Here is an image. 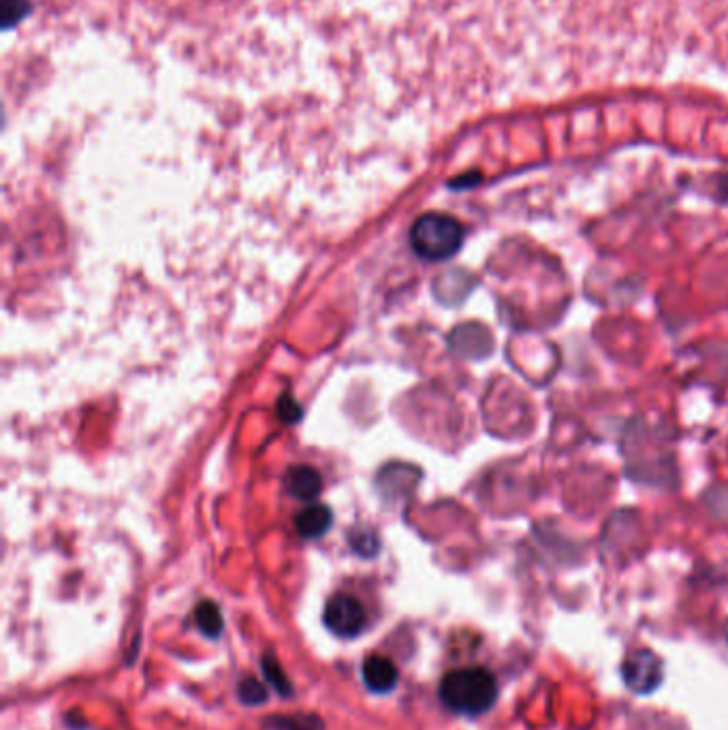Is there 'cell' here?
I'll return each instance as SVG.
<instances>
[{
    "instance_id": "6da1fadb",
    "label": "cell",
    "mask_w": 728,
    "mask_h": 730,
    "mask_svg": "<svg viewBox=\"0 0 728 730\" xmlns=\"http://www.w3.org/2000/svg\"><path fill=\"white\" fill-rule=\"evenodd\" d=\"M440 698L451 711L462 716H481L498 698L496 677L485 669H457L440 681Z\"/></svg>"
},
{
    "instance_id": "7a4b0ae2",
    "label": "cell",
    "mask_w": 728,
    "mask_h": 730,
    "mask_svg": "<svg viewBox=\"0 0 728 730\" xmlns=\"http://www.w3.org/2000/svg\"><path fill=\"white\" fill-rule=\"evenodd\" d=\"M410 244L421 259L447 261L464 244V227L447 214H425L410 229Z\"/></svg>"
},
{
    "instance_id": "3957f363",
    "label": "cell",
    "mask_w": 728,
    "mask_h": 730,
    "mask_svg": "<svg viewBox=\"0 0 728 730\" xmlns=\"http://www.w3.org/2000/svg\"><path fill=\"white\" fill-rule=\"evenodd\" d=\"M368 615L361 602L348 594L331 596L325 607V626L338 637L351 639L366 628Z\"/></svg>"
},
{
    "instance_id": "277c9868",
    "label": "cell",
    "mask_w": 728,
    "mask_h": 730,
    "mask_svg": "<svg viewBox=\"0 0 728 730\" xmlns=\"http://www.w3.org/2000/svg\"><path fill=\"white\" fill-rule=\"evenodd\" d=\"M622 675L632 692L650 694L662 681V662L650 649H639L626 658Z\"/></svg>"
},
{
    "instance_id": "5b68a950",
    "label": "cell",
    "mask_w": 728,
    "mask_h": 730,
    "mask_svg": "<svg viewBox=\"0 0 728 730\" xmlns=\"http://www.w3.org/2000/svg\"><path fill=\"white\" fill-rule=\"evenodd\" d=\"M361 675H363V681H366V686L372 692H381V694L391 692L395 686H398V679H400L398 666H395L385 656L366 658V662H363Z\"/></svg>"
},
{
    "instance_id": "8992f818",
    "label": "cell",
    "mask_w": 728,
    "mask_h": 730,
    "mask_svg": "<svg viewBox=\"0 0 728 730\" xmlns=\"http://www.w3.org/2000/svg\"><path fill=\"white\" fill-rule=\"evenodd\" d=\"M321 487H323L321 474L310 466H295L287 474V489L297 500L312 502L321 494Z\"/></svg>"
},
{
    "instance_id": "52a82bcc",
    "label": "cell",
    "mask_w": 728,
    "mask_h": 730,
    "mask_svg": "<svg viewBox=\"0 0 728 730\" xmlns=\"http://www.w3.org/2000/svg\"><path fill=\"white\" fill-rule=\"evenodd\" d=\"M331 509L323 504H310L308 509L297 515L295 528L304 538H321L331 528Z\"/></svg>"
},
{
    "instance_id": "ba28073f",
    "label": "cell",
    "mask_w": 728,
    "mask_h": 730,
    "mask_svg": "<svg viewBox=\"0 0 728 730\" xmlns=\"http://www.w3.org/2000/svg\"><path fill=\"white\" fill-rule=\"evenodd\" d=\"M195 622L199 626V630L210 639H218L223 634V615H220V609L214 605L212 600H205L195 609Z\"/></svg>"
},
{
    "instance_id": "9c48e42d",
    "label": "cell",
    "mask_w": 728,
    "mask_h": 730,
    "mask_svg": "<svg viewBox=\"0 0 728 730\" xmlns=\"http://www.w3.org/2000/svg\"><path fill=\"white\" fill-rule=\"evenodd\" d=\"M263 673H265V677H267L269 684H272V686H274V690H276V692H280L282 696H287V694H291V692H293V688H291V681H289L287 673L282 671L280 662H278L274 656H265V658H263Z\"/></svg>"
},
{
    "instance_id": "30bf717a",
    "label": "cell",
    "mask_w": 728,
    "mask_h": 730,
    "mask_svg": "<svg viewBox=\"0 0 728 730\" xmlns=\"http://www.w3.org/2000/svg\"><path fill=\"white\" fill-rule=\"evenodd\" d=\"M237 694H240V701L246 705H263L267 701V690L255 677H244Z\"/></svg>"
},
{
    "instance_id": "8fae6325",
    "label": "cell",
    "mask_w": 728,
    "mask_h": 730,
    "mask_svg": "<svg viewBox=\"0 0 728 730\" xmlns=\"http://www.w3.org/2000/svg\"><path fill=\"white\" fill-rule=\"evenodd\" d=\"M351 543H353V549L361 555H374L378 551V541L372 536V534H353L351 536Z\"/></svg>"
},
{
    "instance_id": "7c38bea8",
    "label": "cell",
    "mask_w": 728,
    "mask_h": 730,
    "mask_svg": "<svg viewBox=\"0 0 728 730\" xmlns=\"http://www.w3.org/2000/svg\"><path fill=\"white\" fill-rule=\"evenodd\" d=\"M278 412H280V419L282 421H299V417H302V408L297 406V402L293 398H282L280 400V406H278Z\"/></svg>"
},
{
    "instance_id": "4fadbf2b",
    "label": "cell",
    "mask_w": 728,
    "mask_h": 730,
    "mask_svg": "<svg viewBox=\"0 0 728 730\" xmlns=\"http://www.w3.org/2000/svg\"><path fill=\"white\" fill-rule=\"evenodd\" d=\"M312 724H316V720H312V718H304V720H299V718H287V720H278L276 722V728L278 730H321V726H316V728H312Z\"/></svg>"
}]
</instances>
